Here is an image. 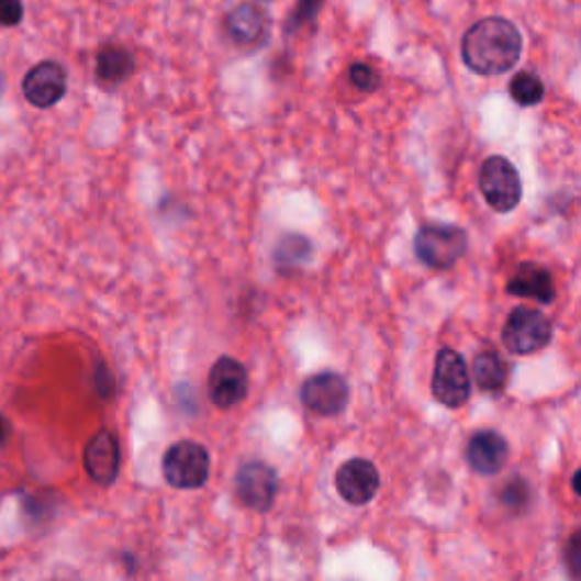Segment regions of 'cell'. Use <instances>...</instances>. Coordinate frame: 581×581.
I'll use <instances>...</instances> for the list:
<instances>
[{"label": "cell", "instance_id": "6da1fadb", "mask_svg": "<svg viewBox=\"0 0 581 581\" xmlns=\"http://www.w3.org/2000/svg\"><path fill=\"white\" fill-rule=\"evenodd\" d=\"M523 34L500 16L477 21L463 37L461 55L470 71L480 76H500L521 59Z\"/></svg>", "mask_w": 581, "mask_h": 581}, {"label": "cell", "instance_id": "7a4b0ae2", "mask_svg": "<svg viewBox=\"0 0 581 581\" xmlns=\"http://www.w3.org/2000/svg\"><path fill=\"white\" fill-rule=\"evenodd\" d=\"M164 477L170 487L193 491L202 489L210 480L212 459L210 452L204 450L195 440H178L170 446L161 461Z\"/></svg>", "mask_w": 581, "mask_h": 581}, {"label": "cell", "instance_id": "3957f363", "mask_svg": "<svg viewBox=\"0 0 581 581\" xmlns=\"http://www.w3.org/2000/svg\"><path fill=\"white\" fill-rule=\"evenodd\" d=\"M418 259L436 270L452 268L468 248V234L457 225H425L416 234Z\"/></svg>", "mask_w": 581, "mask_h": 581}, {"label": "cell", "instance_id": "277c9868", "mask_svg": "<svg viewBox=\"0 0 581 581\" xmlns=\"http://www.w3.org/2000/svg\"><path fill=\"white\" fill-rule=\"evenodd\" d=\"M550 338H552V323L538 310L516 306V310L506 316L502 340L509 353L514 355L538 353L550 344Z\"/></svg>", "mask_w": 581, "mask_h": 581}, {"label": "cell", "instance_id": "5b68a950", "mask_svg": "<svg viewBox=\"0 0 581 581\" xmlns=\"http://www.w3.org/2000/svg\"><path fill=\"white\" fill-rule=\"evenodd\" d=\"M480 189L484 200L500 214L516 210L523 198V185L516 166L500 155H493L484 161L480 170Z\"/></svg>", "mask_w": 581, "mask_h": 581}, {"label": "cell", "instance_id": "8992f818", "mask_svg": "<svg viewBox=\"0 0 581 581\" xmlns=\"http://www.w3.org/2000/svg\"><path fill=\"white\" fill-rule=\"evenodd\" d=\"M432 393L446 406H463L470 398V372L463 357L452 350L443 348L434 361L432 375Z\"/></svg>", "mask_w": 581, "mask_h": 581}, {"label": "cell", "instance_id": "52a82bcc", "mask_svg": "<svg viewBox=\"0 0 581 581\" xmlns=\"http://www.w3.org/2000/svg\"><path fill=\"white\" fill-rule=\"evenodd\" d=\"M302 404L316 416H338L348 406L350 387L338 372H319L304 380L300 389Z\"/></svg>", "mask_w": 581, "mask_h": 581}, {"label": "cell", "instance_id": "ba28073f", "mask_svg": "<svg viewBox=\"0 0 581 581\" xmlns=\"http://www.w3.org/2000/svg\"><path fill=\"white\" fill-rule=\"evenodd\" d=\"M66 87H68V74L57 59H44L40 64H34L21 82L25 100L37 110L55 108L66 96Z\"/></svg>", "mask_w": 581, "mask_h": 581}, {"label": "cell", "instance_id": "9c48e42d", "mask_svg": "<svg viewBox=\"0 0 581 581\" xmlns=\"http://www.w3.org/2000/svg\"><path fill=\"white\" fill-rule=\"evenodd\" d=\"M278 472L264 461H250L236 472V495L253 511H268L278 498Z\"/></svg>", "mask_w": 581, "mask_h": 581}, {"label": "cell", "instance_id": "30bf717a", "mask_svg": "<svg viewBox=\"0 0 581 581\" xmlns=\"http://www.w3.org/2000/svg\"><path fill=\"white\" fill-rule=\"evenodd\" d=\"M248 389H250L248 370L234 357H221L208 375L210 400L219 409H232L236 404H242L248 395Z\"/></svg>", "mask_w": 581, "mask_h": 581}, {"label": "cell", "instance_id": "8fae6325", "mask_svg": "<svg viewBox=\"0 0 581 581\" xmlns=\"http://www.w3.org/2000/svg\"><path fill=\"white\" fill-rule=\"evenodd\" d=\"M85 468L100 487H112L121 472V443L110 429L96 432L85 448Z\"/></svg>", "mask_w": 581, "mask_h": 581}, {"label": "cell", "instance_id": "7c38bea8", "mask_svg": "<svg viewBox=\"0 0 581 581\" xmlns=\"http://www.w3.org/2000/svg\"><path fill=\"white\" fill-rule=\"evenodd\" d=\"M225 34L227 40L238 48H259L268 42L270 19L255 3H238L225 16Z\"/></svg>", "mask_w": 581, "mask_h": 581}, {"label": "cell", "instance_id": "4fadbf2b", "mask_svg": "<svg viewBox=\"0 0 581 581\" xmlns=\"http://www.w3.org/2000/svg\"><path fill=\"white\" fill-rule=\"evenodd\" d=\"M334 484L348 504L364 506L380 491V472L366 459H350L338 468Z\"/></svg>", "mask_w": 581, "mask_h": 581}, {"label": "cell", "instance_id": "5bb4252c", "mask_svg": "<svg viewBox=\"0 0 581 581\" xmlns=\"http://www.w3.org/2000/svg\"><path fill=\"white\" fill-rule=\"evenodd\" d=\"M466 459L474 472L495 474L509 459V446L498 432H477L468 440Z\"/></svg>", "mask_w": 581, "mask_h": 581}, {"label": "cell", "instance_id": "9a60e30c", "mask_svg": "<svg viewBox=\"0 0 581 581\" xmlns=\"http://www.w3.org/2000/svg\"><path fill=\"white\" fill-rule=\"evenodd\" d=\"M134 71L136 62L127 48L119 44H105L98 48L93 76L102 89H116L125 85L134 76Z\"/></svg>", "mask_w": 581, "mask_h": 581}, {"label": "cell", "instance_id": "2e32d148", "mask_svg": "<svg viewBox=\"0 0 581 581\" xmlns=\"http://www.w3.org/2000/svg\"><path fill=\"white\" fill-rule=\"evenodd\" d=\"M506 293L521 295V298H534L538 302H552L557 291L555 282L548 268H543L538 264H521L518 270L514 272V278L506 282Z\"/></svg>", "mask_w": 581, "mask_h": 581}, {"label": "cell", "instance_id": "e0dca14e", "mask_svg": "<svg viewBox=\"0 0 581 581\" xmlns=\"http://www.w3.org/2000/svg\"><path fill=\"white\" fill-rule=\"evenodd\" d=\"M472 378L482 391H491L498 393L506 387L509 380V366L506 361L495 353V350H487L480 353L472 361Z\"/></svg>", "mask_w": 581, "mask_h": 581}, {"label": "cell", "instance_id": "ac0fdd59", "mask_svg": "<svg viewBox=\"0 0 581 581\" xmlns=\"http://www.w3.org/2000/svg\"><path fill=\"white\" fill-rule=\"evenodd\" d=\"M312 257V242L302 234H284L278 246L276 253H272V261L282 270V272H291L298 270L300 266H304Z\"/></svg>", "mask_w": 581, "mask_h": 581}, {"label": "cell", "instance_id": "d6986e66", "mask_svg": "<svg viewBox=\"0 0 581 581\" xmlns=\"http://www.w3.org/2000/svg\"><path fill=\"white\" fill-rule=\"evenodd\" d=\"M509 93H511V98L518 102V105L534 108L545 98V85L540 82V78L536 74L523 71V74L511 78Z\"/></svg>", "mask_w": 581, "mask_h": 581}, {"label": "cell", "instance_id": "ffe728a7", "mask_svg": "<svg viewBox=\"0 0 581 581\" xmlns=\"http://www.w3.org/2000/svg\"><path fill=\"white\" fill-rule=\"evenodd\" d=\"M323 3L325 0H298V5L289 19V32L304 27V25H312L321 14Z\"/></svg>", "mask_w": 581, "mask_h": 581}, {"label": "cell", "instance_id": "44dd1931", "mask_svg": "<svg viewBox=\"0 0 581 581\" xmlns=\"http://www.w3.org/2000/svg\"><path fill=\"white\" fill-rule=\"evenodd\" d=\"M348 78H350L353 87L359 91H375L380 87V74L375 71L370 64H364V62H355L350 66Z\"/></svg>", "mask_w": 581, "mask_h": 581}, {"label": "cell", "instance_id": "7402d4cb", "mask_svg": "<svg viewBox=\"0 0 581 581\" xmlns=\"http://www.w3.org/2000/svg\"><path fill=\"white\" fill-rule=\"evenodd\" d=\"M566 566L572 579H581V529L574 532L566 545Z\"/></svg>", "mask_w": 581, "mask_h": 581}, {"label": "cell", "instance_id": "603a6c76", "mask_svg": "<svg viewBox=\"0 0 581 581\" xmlns=\"http://www.w3.org/2000/svg\"><path fill=\"white\" fill-rule=\"evenodd\" d=\"M23 21V3L21 0H0V23L12 27Z\"/></svg>", "mask_w": 581, "mask_h": 581}, {"label": "cell", "instance_id": "cb8c5ba5", "mask_svg": "<svg viewBox=\"0 0 581 581\" xmlns=\"http://www.w3.org/2000/svg\"><path fill=\"white\" fill-rule=\"evenodd\" d=\"M96 389L102 398H110L114 393V378H112V372L105 368V364L96 366Z\"/></svg>", "mask_w": 581, "mask_h": 581}, {"label": "cell", "instance_id": "d4e9b609", "mask_svg": "<svg viewBox=\"0 0 581 581\" xmlns=\"http://www.w3.org/2000/svg\"><path fill=\"white\" fill-rule=\"evenodd\" d=\"M10 434H12V425L3 414H0V448H3L5 443L10 440Z\"/></svg>", "mask_w": 581, "mask_h": 581}, {"label": "cell", "instance_id": "484cf974", "mask_svg": "<svg viewBox=\"0 0 581 581\" xmlns=\"http://www.w3.org/2000/svg\"><path fill=\"white\" fill-rule=\"evenodd\" d=\"M572 489L577 495H581V470H577L572 477Z\"/></svg>", "mask_w": 581, "mask_h": 581}, {"label": "cell", "instance_id": "4316f807", "mask_svg": "<svg viewBox=\"0 0 581 581\" xmlns=\"http://www.w3.org/2000/svg\"><path fill=\"white\" fill-rule=\"evenodd\" d=\"M0 93H3V76H0Z\"/></svg>", "mask_w": 581, "mask_h": 581}, {"label": "cell", "instance_id": "83f0119b", "mask_svg": "<svg viewBox=\"0 0 581 581\" xmlns=\"http://www.w3.org/2000/svg\"><path fill=\"white\" fill-rule=\"evenodd\" d=\"M261 3H270V0H261Z\"/></svg>", "mask_w": 581, "mask_h": 581}]
</instances>
